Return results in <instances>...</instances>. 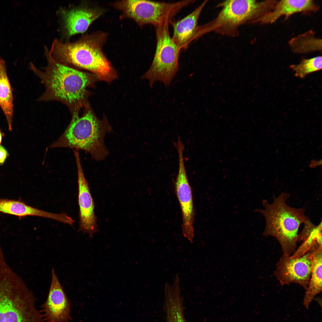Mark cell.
<instances>
[{
	"label": "cell",
	"instance_id": "6da1fadb",
	"mask_svg": "<svg viewBox=\"0 0 322 322\" xmlns=\"http://www.w3.org/2000/svg\"><path fill=\"white\" fill-rule=\"evenodd\" d=\"M45 50L47 65L43 70L32 63L29 65L45 87L38 100L59 101L67 106L72 115L79 114L86 106V88L94 81V76L58 62L50 56L47 47Z\"/></svg>",
	"mask_w": 322,
	"mask_h": 322
},
{
	"label": "cell",
	"instance_id": "7a4b0ae2",
	"mask_svg": "<svg viewBox=\"0 0 322 322\" xmlns=\"http://www.w3.org/2000/svg\"><path fill=\"white\" fill-rule=\"evenodd\" d=\"M103 35H85L74 42L53 41L49 52L58 62L89 71L99 79L112 80L116 75L102 50Z\"/></svg>",
	"mask_w": 322,
	"mask_h": 322
},
{
	"label": "cell",
	"instance_id": "3957f363",
	"mask_svg": "<svg viewBox=\"0 0 322 322\" xmlns=\"http://www.w3.org/2000/svg\"><path fill=\"white\" fill-rule=\"evenodd\" d=\"M290 196L289 193H282L277 197L274 196L271 203L263 200L264 209L255 210L265 218L266 226L263 236L275 238L283 254L287 256H291L296 250L299 228L308 218L304 214V208H296L287 204Z\"/></svg>",
	"mask_w": 322,
	"mask_h": 322
},
{
	"label": "cell",
	"instance_id": "277c9868",
	"mask_svg": "<svg viewBox=\"0 0 322 322\" xmlns=\"http://www.w3.org/2000/svg\"><path fill=\"white\" fill-rule=\"evenodd\" d=\"M111 131L107 123L100 120L91 110L86 109L81 116L79 114L72 115L66 130L50 144L49 148L81 150L89 153L95 160H102L109 154L104 145L105 135Z\"/></svg>",
	"mask_w": 322,
	"mask_h": 322
},
{
	"label": "cell",
	"instance_id": "5b68a950",
	"mask_svg": "<svg viewBox=\"0 0 322 322\" xmlns=\"http://www.w3.org/2000/svg\"><path fill=\"white\" fill-rule=\"evenodd\" d=\"M275 0L259 2L255 0H230L221 3V8L217 16L212 21L199 26L200 36L212 31L228 36H236L240 25L254 23L269 12L277 3Z\"/></svg>",
	"mask_w": 322,
	"mask_h": 322
},
{
	"label": "cell",
	"instance_id": "8992f818",
	"mask_svg": "<svg viewBox=\"0 0 322 322\" xmlns=\"http://www.w3.org/2000/svg\"><path fill=\"white\" fill-rule=\"evenodd\" d=\"M169 24L167 22L156 27L155 54L149 68L141 78L148 80L151 87L157 81L169 86L178 70L181 49L170 36Z\"/></svg>",
	"mask_w": 322,
	"mask_h": 322
},
{
	"label": "cell",
	"instance_id": "52a82bcc",
	"mask_svg": "<svg viewBox=\"0 0 322 322\" xmlns=\"http://www.w3.org/2000/svg\"><path fill=\"white\" fill-rule=\"evenodd\" d=\"M194 1L182 0L171 3L128 0L117 2L114 4L125 16L134 19L140 25L150 24L156 27L167 22L170 23L182 8Z\"/></svg>",
	"mask_w": 322,
	"mask_h": 322
},
{
	"label": "cell",
	"instance_id": "ba28073f",
	"mask_svg": "<svg viewBox=\"0 0 322 322\" xmlns=\"http://www.w3.org/2000/svg\"><path fill=\"white\" fill-rule=\"evenodd\" d=\"M176 149L178 156L179 169L174 182L175 191L182 215L183 235L192 243L194 237L195 216L192 191L185 166L183 155L184 148L182 146L179 145Z\"/></svg>",
	"mask_w": 322,
	"mask_h": 322
},
{
	"label": "cell",
	"instance_id": "9c48e42d",
	"mask_svg": "<svg viewBox=\"0 0 322 322\" xmlns=\"http://www.w3.org/2000/svg\"><path fill=\"white\" fill-rule=\"evenodd\" d=\"M30 293L15 295L0 292V322H44Z\"/></svg>",
	"mask_w": 322,
	"mask_h": 322
},
{
	"label": "cell",
	"instance_id": "30bf717a",
	"mask_svg": "<svg viewBox=\"0 0 322 322\" xmlns=\"http://www.w3.org/2000/svg\"><path fill=\"white\" fill-rule=\"evenodd\" d=\"M312 264L311 247L298 258L283 254L277 264L274 274L281 285L295 283L306 290L309 282Z\"/></svg>",
	"mask_w": 322,
	"mask_h": 322
},
{
	"label": "cell",
	"instance_id": "8fae6325",
	"mask_svg": "<svg viewBox=\"0 0 322 322\" xmlns=\"http://www.w3.org/2000/svg\"><path fill=\"white\" fill-rule=\"evenodd\" d=\"M76 161L78 185V200L79 207V231L88 234L92 238L97 231L95 203L89 184L86 179L80 161L79 151H73Z\"/></svg>",
	"mask_w": 322,
	"mask_h": 322
},
{
	"label": "cell",
	"instance_id": "7c38bea8",
	"mask_svg": "<svg viewBox=\"0 0 322 322\" xmlns=\"http://www.w3.org/2000/svg\"><path fill=\"white\" fill-rule=\"evenodd\" d=\"M47 298L42 306L43 315L47 322H70L71 305L54 269Z\"/></svg>",
	"mask_w": 322,
	"mask_h": 322
},
{
	"label": "cell",
	"instance_id": "4fadbf2b",
	"mask_svg": "<svg viewBox=\"0 0 322 322\" xmlns=\"http://www.w3.org/2000/svg\"><path fill=\"white\" fill-rule=\"evenodd\" d=\"M207 1H205L190 14L181 20L171 21L173 30L172 38L180 49H186L196 38L198 20Z\"/></svg>",
	"mask_w": 322,
	"mask_h": 322
},
{
	"label": "cell",
	"instance_id": "5bb4252c",
	"mask_svg": "<svg viewBox=\"0 0 322 322\" xmlns=\"http://www.w3.org/2000/svg\"><path fill=\"white\" fill-rule=\"evenodd\" d=\"M103 12L98 9L85 7L63 11L62 14L68 36L86 31Z\"/></svg>",
	"mask_w": 322,
	"mask_h": 322
},
{
	"label": "cell",
	"instance_id": "9a60e30c",
	"mask_svg": "<svg viewBox=\"0 0 322 322\" xmlns=\"http://www.w3.org/2000/svg\"><path fill=\"white\" fill-rule=\"evenodd\" d=\"M0 212L22 218L34 216L54 220L64 223L69 220V216L64 213H55L48 212L29 206L21 200L0 198Z\"/></svg>",
	"mask_w": 322,
	"mask_h": 322
},
{
	"label": "cell",
	"instance_id": "2e32d148",
	"mask_svg": "<svg viewBox=\"0 0 322 322\" xmlns=\"http://www.w3.org/2000/svg\"><path fill=\"white\" fill-rule=\"evenodd\" d=\"M319 7L312 0H282L277 2L272 11L265 14L255 23L272 24L283 16L287 18L297 13L315 11Z\"/></svg>",
	"mask_w": 322,
	"mask_h": 322
},
{
	"label": "cell",
	"instance_id": "e0dca14e",
	"mask_svg": "<svg viewBox=\"0 0 322 322\" xmlns=\"http://www.w3.org/2000/svg\"><path fill=\"white\" fill-rule=\"evenodd\" d=\"M164 308L166 322H186L183 306V298L181 294L179 281L174 280L171 286L165 284Z\"/></svg>",
	"mask_w": 322,
	"mask_h": 322
},
{
	"label": "cell",
	"instance_id": "ac0fdd59",
	"mask_svg": "<svg viewBox=\"0 0 322 322\" xmlns=\"http://www.w3.org/2000/svg\"><path fill=\"white\" fill-rule=\"evenodd\" d=\"M311 248L312 252V272L303 300V305L307 309L314 297L322 291V244L316 242Z\"/></svg>",
	"mask_w": 322,
	"mask_h": 322
},
{
	"label": "cell",
	"instance_id": "d6986e66",
	"mask_svg": "<svg viewBox=\"0 0 322 322\" xmlns=\"http://www.w3.org/2000/svg\"><path fill=\"white\" fill-rule=\"evenodd\" d=\"M0 107L6 118L9 129L11 130L13 108L12 90L7 76L5 62L0 56Z\"/></svg>",
	"mask_w": 322,
	"mask_h": 322
},
{
	"label": "cell",
	"instance_id": "ffe728a7",
	"mask_svg": "<svg viewBox=\"0 0 322 322\" xmlns=\"http://www.w3.org/2000/svg\"><path fill=\"white\" fill-rule=\"evenodd\" d=\"M298 234V242L302 244L291 256L298 258L305 254L315 243L322 244V221L317 225L313 224L308 217Z\"/></svg>",
	"mask_w": 322,
	"mask_h": 322
},
{
	"label": "cell",
	"instance_id": "44dd1931",
	"mask_svg": "<svg viewBox=\"0 0 322 322\" xmlns=\"http://www.w3.org/2000/svg\"><path fill=\"white\" fill-rule=\"evenodd\" d=\"M311 30L292 38L288 42L292 51L298 54H304L312 52L321 51L322 40L315 36Z\"/></svg>",
	"mask_w": 322,
	"mask_h": 322
},
{
	"label": "cell",
	"instance_id": "7402d4cb",
	"mask_svg": "<svg viewBox=\"0 0 322 322\" xmlns=\"http://www.w3.org/2000/svg\"><path fill=\"white\" fill-rule=\"evenodd\" d=\"M322 63V56H319L303 59L299 64L291 65L290 67L294 72L295 76L304 78L307 75L321 69Z\"/></svg>",
	"mask_w": 322,
	"mask_h": 322
},
{
	"label": "cell",
	"instance_id": "603a6c76",
	"mask_svg": "<svg viewBox=\"0 0 322 322\" xmlns=\"http://www.w3.org/2000/svg\"><path fill=\"white\" fill-rule=\"evenodd\" d=\"M7 154L5 149L2 146L0 145V164L4 162L7 157Z\"/></svg>",
	"mask_w": 322,
	"mask_h": 322
},
{
	"label": "cell",
	"instance_id": "cb8c5ba5",
	"mask_svg": "<svg viewBox=\"0 0 322 322\" xmlns=\"http://www.w3.org/2000/svg\"><path fill=\"white\" fill-rule=\"evenodd\" d=\"M321 161L320 162V161H318L316 160L312 161V162H311V164H310V167L312 168L315 167L317 166L320 165V164H321Z\"/></svg>",
	"mask_w": 322,
	"mask_h": 322
},
{
	"label": "cell",
	"instance_id": "d4e9b609",
	"mask_svg": "<svg viewBox=\"0 0 322 322\" xmlns=\"http://www.w3.org/2000/svg\"><path fill=\"white\" fill-rule=\"evenodd\" d=\"M1 139H2V137H1V132L0 131V143L1 142Z\"/></svg>",
	"mask_w": 322,
	"mask_h": 322
}]
</instances>
